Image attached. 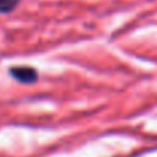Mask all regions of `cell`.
Here are the masks:
<instances>
[{"label": "cell", "mask_w": 157, "mask_h": 157, "mask_svg": "<svg viewBox=\"0 0 157 157\" xmlns=\"http://www.w3.org/2000/svg\"><path fill=\"white\" fill-rule=\"evenodd\" d=\"M10 74L16 78L17 82L20 83H25V85H29V83H34L37 80V71L34 68H29V66H14L10 69Z\"/></svg>", "instance_id": "1"}, {"label": "cell", "mask_w": 157, "mask_h": 157, "mask_svg": "<svg viewBox=\"0 0 157 157\" xmlns=\"http://www.w3.org/2000/svg\"><path fill=\"white\" fill-rule=\"evenodd\" d=\"M20 0H0V14H10L13 13Z\"/></svg>", "instance_id": "2"}]
</instances>
